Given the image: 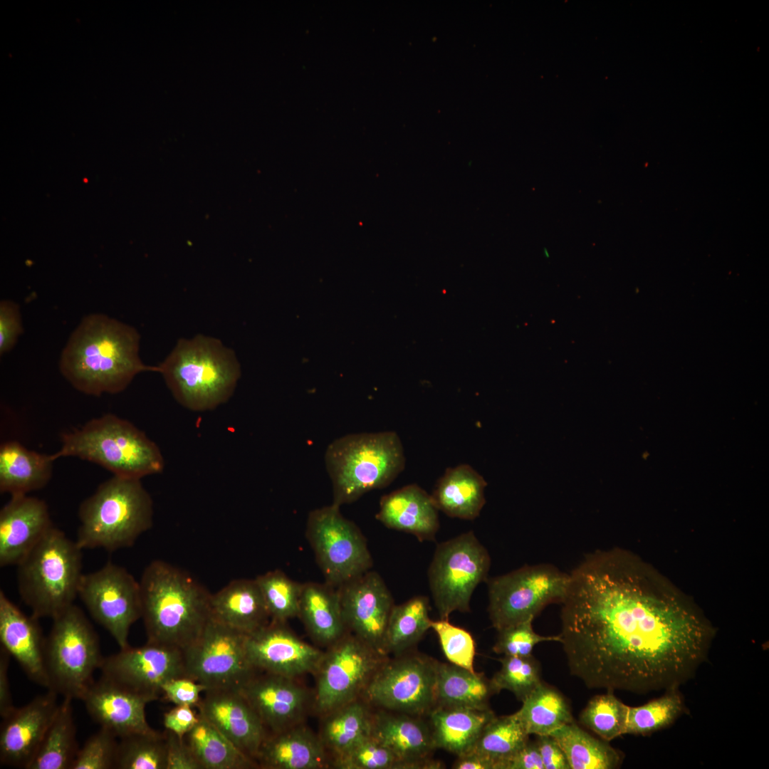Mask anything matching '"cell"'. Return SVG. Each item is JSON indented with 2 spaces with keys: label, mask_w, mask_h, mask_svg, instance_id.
Here are the masks:
<instances>
[{
  "label": "cell",
  "mask_w": 769,
  "mask_h": 769,
  "mask_svg": "<svg viewBox=\"0 0 769 769\" xmlns=\"http://www.w3.org/2000/svg\"><path fill=\"white\" fill-rule=\"evenodd\" d=\"M569 575L560 642L588 688L678 689L707 658L711 624L638 557L596 550Z\"/></svg>",
  "instance_id": "6da1fadb"
},
{
  "label": "cell",
  "mask_w": 769,
  "mask_h": 769,
  "mask_svg": "<svg viewBox=\"0 0 769 769\" xmlns=\"http://www.w3.org/2000/svg\"><path fill=\"white\" fill-rule=\"evenodd\" d=\"M140 336L133 327L104 314H90L71 334L60 357L62 375L79 392L93 396L123 391L143 372Z\"/></svg>",
  "instance_id": "7a4b0ae2"
},
{
  "label": "cell",
  "mask_w": 769,
  "mask_h": 769,
  "mask_svg": "<svg viewBox=\"0 0 769 769\" xmlns=\"http://www.w3.org/2000/svg\"><path fill=\"white\" fill-rule=\"evenodd\" d=\"M147 642L186 649L210 619L211 594L186 571L156 560L139 582Z\"/></svg>",
  "instance_id": "3957f363"
},
{
  "label": "cell",
  "mask_w": 769,
  "mask_h": 769,
  "mask_svg": "<svg viewBox=\"0 0 769 769\" xmlns=\"http://www.w3.org/2000/svg\"><path fill=\"white\" fill-rule=\"evenodd\" d=\"M157 369L174 399L193 412L210 411L226 403L241 376L233 350L202 334L179 339Z\"/></svg>",
  "instance_id": "277c9868"
},
{
  "label": "cell",
  "mask_w": 769,
  "mask_h": 769,
  "mask_svg": "<svg viewBox=\"0 0 769 769\" xmlns=\"http://www.w3.org/2000/svg\"><path fill=\"white\" fill-rule=\"evenodd\" d=\"M140 480L113 476L81 503L75 541L82 550L130 547L152 527L153 502Z\"/></svg>",
  "instance_id": "5b68a950"
},
{
  "label": "cell",
  "mask_w": 769,
  "mask_h": 769,
  "mask_svg": "<svg viewBox=\"0 0 769 769\" xmlns=\"http://www.w3.org/2000/svg\"><path fill=\"white\" fill-rule=\"evenodd\" d=\"M61 441L59 450L51 454L55 461L77 457L103 466L113 476L141 479L164 467L158 446L133 424L112 414L62 434Z\"/></svg>",
  "instance_id": "8992f818"
},
{
  "label": "cell",
  "mask_w": 769,
  "mask_h": 769,
  "mask_svg": "<svg viewBox=\"0 0 769 769\" xmlns=\"http://www.w3.org/2000/svg\"><path fill=\"white\" fill-rule=\"evenodd\" d=\"M325 464L333 503L340 506L390 484L404 469L405 456L394 431L350 434L328 445Z\"/></svg>",
  "instance_id": "52a82bcc"
},
{
  "label": "cell",
  "mask_w": 769,
  "mask_h": 769,
  "mask_svg": "<svg viewBox=\"0 0 769 769\" xmlns=\"http://www.w3.org/2000/svg\"><path fill=\"white\" fill-rule=\"evenodd\" d=\"M81 551L53 525L16 565L19 595L35 617L53 619L74 605L83 575Z\"/></svg>",
  "instance_id": "ba28073f"
},
{
  "label": "cell",
  "mask_w": 769,
  "mask_h": 769,
  "mask_svg": "<svg viewBox=\"0 0 769 769\" xmlns=\"http://www.w3.org/2000/svg\"><path fill=\"white\" fill-rule=\"evenodd\" d=\"M52 619L44 651L48 690L63 698L81 699L104 658L98 634L75 605Z\"/></svg>",
  "instance_id": "9c48e42d"
},
{
  "label": "cell",
  "mask_w": 769,
  "mask_h": 769,
  "mask_svg": "<svg viewBox=\"0 0 769 769\" xmlns=\"http://www.w3.org/2000/svg\"><path fill=\"white\" fill-rule=\"evenodd\" d=\"M490 567L489 553L472 531L436 546L427 575L440 619L470 611L472 594L486 580Z\"/></svg>",
  "instance_id": "30bf717a"
},
{
  "label": "cell",
  "mask_w": 769,
  "mask_h": 769,
  "mask_svg": "<svg viewBox=\"0 0 769 769\" xmlns=\"http://www.w3.org/2000/svg\"><path fill=\"white\" fill-rule=\"evenodd\" d=\"M570 575L553 565H526L488 582V613L500 630L535 616L547 605L561 602Z\"/></svg>",
  "instance_id": "8fae6325"
},
{
  "label": "cell",
  "mask_w": 769,
  "mask_h": 769,
  "mask_svg": "<svg viewBox=\"0 0 769 769\" xmlns=\"http://www.w3.org/2000/svg\"><path fill=\"white\" fill-rule=\"evenodd\" d=\"M387 659L347 632L327 647L315 673L313 709L323 716L361 697Z\"/></svg>",
  "instance_id": "7c38bea8"
},
{
  "label": "cell",
  "mask_w": 769,
  "mask_h": 769,
  "mask_svg": "<svg viewBox=\"0 0 769 769\" xmlns=\"http://www.w3.org/2000/svg\"><path fill=\"white\" fill-rule=\"evenodd\" d=\"M306 537L327 582L338 587L370 570L372 559L357 526L332 503L311 511Z\"/></svg>",
  "instance_id": "4fadbf2b"
},
{
  "label": "cell",
  "mask_w": 769,
  "mask_h": 769,
  "mask_svg": "<svg viewBox=\"0 0 769 769\" xmlns=\"http://www.w3.org/2000/svg\"><path fill=\"white\" fill-rule=\"evenodd\" d=\"M438 662L405 653L385 659L361 697L382 710L420 716L436 707Z\"/></svg>",
  "instance_id": "5bb4252c"
},
{
  "label": "cell",
  "mask_w": 769,
  "mask_h": 769,
  "mask_svg": "<svg viewBox=\"0 0 769 769\" xmlns=\"http://www.w3.org/2000/svg\"><path fill=\"white\" fill-rule=\"evenodd\" d=\"M246 636L210 618L184 650L187 677L206 690L239 689L258 671L247 654Z\"/></svg>",
  "instance_id": "9a60e30c"
},
{
  "label": "cell",
  "mask_w": 769,
  "mask_h": 769,
  "mask_svg": "<svg viewBox=\"0 0 769 769\" xmlns=\"http://www.w3.org/2000/svg\"><path fill=\"white\" fill-rule=\"evenodd\" d=\"M78 596L120 649L130 646V629L141 617L142 607L140 582L126 569L109 562L98 570L83 574Z\"/></svg>",
  "instance_id": "2e32d148"
},
{
  "label": "cell",
  "mask_w": 769,
  "mask_h": 769,
  "mask_svg": "<svg viewBox=\"0 0 769 769\" xmlns=\"http://www.w3.org/2000/svg\"><path fill=\"white\" fill-rule=\"evenodd\" d=\"M100 669L103 676L158 699L165 682L187 677L184 650L148 642L103 658Z\"/></svg>",
  "instance_id": "e0dca14e"
},
{
  "label": "cell",
  "mask_w": 769,
  "mask_h": 769,
  "mask_svg": "<svg viewBox=\"0 0 769 769\" xmlns=\"http://www.w3.org/2000/svg\"><path fill=\"white\" fill-rule=\"evenodd\" d=\"M338 590L347 631L385 656L384 638L394 603L383 579L368 570Z\"/></svg>",
  "instance_id": "ac0fdd59"
},
{
  "label": "cell",
  "mask_w": 769,
  "mask_h": 769,
  "mask_svg": "<svg viewBox=\"0 0 769 769\" xmlns=\"http://www.w3.org/2000/svg\"><path fill=\"white\" fill-rule=\"evenodd\" d=\"M271 620L246 636L248 656L258 671L292 679L315 674L324 651L300 639L286 624Z\"/></svg>",
  "instance_id": "d6986e66"
},
{
  "label": "cell",
  "mask_w": 769,
  "mask_h": 769,
  "mask_svg": "<svg viewBox=\"0 0 769 769\" xmlns=\"http://www.w3.org/2000/svg\"><path fill=\"white\" fill-rule=\"evenodd\" d=\"M239 690L268 733L303 723L308 710L313 708V693L298 679L257 671Z\"/></svg>",
  "instance_id": "ffe728a7"
},
{
  "label": "cell",
  "mask_w": 769,
  "mask_h": 769,
  "mask_svg": "<svg viewBox=\"0 0 769 769\" xmlns=\"http://www.w3.org/2000/svg\"><path fill=\"white\" fill-rule=\"evenodd\" d=\"M157 699L103 675L81 698L90 716L119 738L154 730L147 723L145 708Z\"/></svg>",
  "instance_id": "44dd1931"
},
{
  "label": "cell",
  "mask_w": 769,
  "mask_h": 769,
  "mask_svg": "<svg viewBox=\"0 0 769 769\" xmlns=\"http://www.w3.org/2000/svg\"><path fill=\"white\" fill-rule=\"evenodd\" d=\"M203 694L196 706L198 713L256 763L268 733L239 689H209Z\"/></svg>",
  "instance_id": "7402d4cb"
},
{
  "label": "cell",
  "mask_w": 769,
  "mask_h": 769,
  "mask_svg": "<svg viewBox=\"0 0 769 769\" xmlns=\"http://www.w3.org/2000/svg\"><path fill=\"white\" fill-rule=\"evenodd\" d=\"M57 694L48 691L4 718L0 731V761L27 768L34 758L58 708Z\"/></svg>",
  "instance_id": "603a6c76"
},
{
  "label": "cell",
  "mask_w": 769,
  "mask_h": 769,
  "mask_svg": "<svg viewBox=\"0 0 769 769\" xmlns=\"http://www.w3.org/2000/svg\"><path fill=\"white\" fill-rule=\"evenodd\" d=\"M53 526L44 501L11 496L0 511V566L17 565Z\"/></svg>",
  "instance_id": "cb8c5ba5"
},
{
  "label": "cell",
  "mask_w": 769,
  "mask_h": 769,
  "mask_svg": "<svg viewBox=\"0 0 769 769\" xmlns=\"http://www.w3.org/2000/svg\"><path fill=\"white\" fill-rule=\"evenodd\" d=\"M371 734L394 753L399 769L441 768L429 758L436 749L431 728L417 716L380 709L372 713Z\"/></svg>",
  "instance_id": "d4e9b609"
},
{
  "label": "cell",
  "mask_w": 769,
  "mask_h": 769,
  "mask_svg": "<svg viewBox=\"0 0 769 769\" xmlns=\"http://www.w3.org/2000/svg\"><path fill=\"white\" fill-rule=\"evenodd\" d=\"M0 642L28 677L48 689L45 642L38 618L25 614L0 591Z\"/></svg>",
  "instance_id": "484cf974"
},
{
  "label": "cell",
  "mask_w": 769,
  "mask_h": 769,
  "mask_svg": "<svg viewBox=\"0 0 769 769\" xmlns=\"http://www.w3.org/2000/svg\"><path fill=\"white\" fill-rule=\"evenodd\" d=\"M258 768L323 769L330 758L318 734L303 723L268 733L256 758Z\"/></svg>",
  "instance_id": "4316f807"
},
{
  "label": "cell",
  "mask_w": 769,
  "mask_h": 769,
  "mask_svg": "<svg viewBox=\"0 0 769 769\" xmlns=\"http://www.w3.org/2000/svg\"><path fill=\"white\" fill-rule=\"evenodd\" d=\"M376 518L389 528L414 535L421 542L434 540L439 528L438 509L431 495L417 484L382 496Z\"/></svg>",
  "instance_id": "83f0119b"
},
{
  "label": "cell",
  "mask_w": 769,
  "mask_h": 769,
  "mask_svg": "<svg viewBox=\"0 0 769 769\" xmlns=\"http://www.w3.org/2000/svg\"><path fill=\"white\" fill-rule=\"evenodd\" d=\"M210 618L246 635L271 621L255 579L234 580L211 594Z\"/></svg>",
  "instance_id": "f1b7e54d"
},
{
  "label": "cell",
  "mask_w": 769,
  "mask_h": 769,
  "mask_svg": "<svg viewBox=\"0 0 769 769\" xmlns=\"http://www.w3.org/2000/svg\"><path fill=\"white\" fill-rule=\"evenodd\" d=\"M298 617L321 646L328 647L348 632L338 587L328 582L302 585Z\"/></svg>",
  "instance_id": "f546056e"
},
{
  "label": "cell",
  "mask_w": 769,
  "mask_h": 769,
  "mask_svg": "<svg viewBox=\"0 0 769 769\" xmlns=\"http://www.w3.org/2000/svg\"><path fill=\"white\" fill-rule=\"evenodd\" d=\"M486 486L480 474L464 464L448 468L438 480L431 496L438 511L452 518L474 520L486 503Z\"/></svg>",
  "instance_id": "4dcf8cb0"
},
{
  "label": "cell",
  "mask_w": 769,
  "mask_h": 769,
  "mask_svg": "<svg viewBox=\"0 0 769 769\" xmlns=\"http://www.w3.org/2000/svg\"><path fill=\"white\" fill-rule=\"evenodd\" d=\"M55 460L52 455L28 449L16 441L0 447V491L11 496L26 495L50 481Z\"/></svg>",
  "instance_id": "1f68e13d"
},
{
  "label": "cell",
  "mask_w": 769,
  "mask_h": 769,
  "mask_svg": "<svg viewBox=\"0 0 769 769\" xmlns=\"http://www.w3.org/2000/svg\"><path fill=\"white\" fill-rule=\"evenodd\" d=\"M436 748L457 756L468 752L485 725L495 716L490 709L435 707L429 714Z\"/></svg>",
  "instance_id": "d6a6232c"
},
{
  "label": "cell",
  "mask_w": 769,
  "mask_h": 769,
  "mask_svg": "<svg viewBox=\"0 0 769 769\" xmlns=\"http://www.w3.org/2000/svg\"><path fill=\"white\" fill-rule=\"evenodd\" d=\"M372 716L362 697L322 716L318 736L330 760L371 734Z\"/></svg>",
  "instance_id": "836d02e7"
},
{
  "label": "cell",
  "mask_w": 769,
  "mask_h": 769,
  "mask_svg": "<svg viewBox=\"0 0 769 769\" xmlns=\"http://www.w3.org/2000/svg\"><path fill=\"white\" fill-rule=\"evenodd\" d=\"M199 721L183 737L199 769H250L256 763L241 753L199 713Z\"/></svg>",
  "instance_id": "e575fe53"
},
{
  "label": "cell",
  "mask_w": 769,
  "mask_h": 769,
  "mask_svg": "<svg viewBox=\"0 0 769 769\" xmlns=\"http://www.w3.org/2000/svg\"><path fill=\"white\" fill-rule=\"evenodd\" d=\"M493 691L482 674L470 671L451 663L437 664L436 707H466L488 709Z\"/></svg>",
  "instance_id": "d590c367"
},
{
  "label": "cell",
  "mask_w": 769,
  "mask_h": 769,
  "mask_svg": "<svg viewBox=\"0 0 769 769\" xmlns=\"http://www.w3.org/2000/svg\"><path fill=\"white\" fill-rule=\"evenodd\" d=\"M72 700L63 698L26 769H70L78 750Z\"/></svg>",
  "instance_id": "8d00e7d4"
},
{
  "label": "cell",
  "mask_w": 769,
  "mask_h": 769,
  "mask_svg": "<svg viewBox=\"0 0 769 769\" xmlns=\"http://www.w3.org/2000/svg\"><path fill=\"white\" fill-rule=\"evenodd\" d=\"M550 736L563 750L570 769H614L622 763L621 755L607 741L594 738L574 721Z\"/></svg>",
  "instance_id": "74e56055"
},
{
  "label": "cell",
  "mask_w": 769,
  "mask_h": 769,
  "mask_svg": "<svg viewBox=\"0 0 769 769\" xmlns=\"http://www.w3.org/2000/svg\"><path fill=\"white\" fill-rule=\"evenodd\" d=\"M515 713L528 735H550L573 721L565 698L553 687L539 684L523 701Z\"/></svg>",
  "instance_id": "f35d334b"
},
{
  "label": "cell",
  "mask_w": 769,
  "mask_h": 769,
  "mask_svg": "<svg viewBox=\"0 0 769 769\" xmlns=\"http://www.w3.org/2000/svg\"><path fill=\"white\" fill-rule=\"evenodd\" d=\"M429 611V599L425 596H416L401 605H394L384 638L385 656L402 655L422 638L431 628Z\"/></svg>",
  "instance_id": "ab89813d"
},
{
  "label": "cell",
  "mask_w": 769,
  "mask_h": 769,
  "mask_svg": "<svg viewBox=\"0 0 769 769\" xmlns=\"http://www.w3.org/2000/svg\"><path fill=\"white\" fill-rule=\"evenodd\" d=\"M528 736L515 713L495 716L485 725L469 751L491 760L495 769H503L505 763L528 741Z\"/></svg>",
  "instance_id": "60d3db41"
},
{
  "label": "cell",
  "mask_w": 769,
  "mask_h": 769,
  "mask_svg": "<svg viewBox=\"0 0 769 769\" xmlns=\"http://www.w3.org/2000/svg\"><path fill=\"white\" fill-rule=\"evenodd\" d=\"M115 768L167 769L165 733L153 730L120 738Z\"/></svg>",
  "instance_id": "b9f144b4"
},
{
  "label": "cell",
  "mask_w": 769,
  "mask_h": 769,
  "mask_svg": "<svg viewBox=\"0 0 769 769\" xmlns=\"http://www.w3.org/2000/svg\"><path fill=\"white\" fill-rule=\"evenodd\" d=\"M684 709V699L678 689L667 690L644 705L629 706L625 734L646 736L663 729L673 723Z\"/></svg>",
  "instance_id": "7bdbcfd3"
},
{
  "label": "cell",
  "mask_w": 769,
  "mask_h": 769,
  "mask_svg": "<svg viewBox=\"0 0 769 769\" xmlns=\"http://www.w3.org/2000/svg\"><path fill=\"white\" fill-rule=\"evenodd\" d=\"M629 706L612 691L594 696L580 716L582 724L609 742L625 734Z\"/></svg>",
  "instance_id": "ee69618b"
},
{
  "label": "cell",
  "mask_w": 769,
  "mask_h": 769,
  "mask_svg": "<svg viewBox=\"0 0 769 769\" xmlns=\"http://www.w3.org/2000/svg\"><path fill=\"white\" fill-rule=\"evenodd\" d=\"M255 580L263 595L271 620L286 622L298 617L303 584L293 581L278 570L267 572Z\"/></svg>",
  "instance_id": "f6af8a7d"
},
{
  "label": "cell",
  "mask_w": 769,
  "mask_h": 769,
  "mask_svg": "<svg viewBox=\"0 0 769 769\" xmlns=\"http://www.w3.org/2000/svg\"><path fill=\"white\" fill-rule=\"evenodd\" d=\"M501 669L490 680L493 694L508 690L521 701L542 681L538 664L532 656H504Z\"/></svg>",
  "instance_id": "bcb514c9"
},
{
  "label": "cell",
  "mask_w": 769,
  "mask_h": 769,
  "mask_svg": "<svg viewBox=\"0 0 769 769\" xmlns=\"http://www.w3.org/2000/svg\"><path fill=\"white\" fill-rule=\"evenodd\" d=\"M399 766L394 753L372 734L330 760V767L339 769H399Z\"/></svg>",
  "instance_id": "7dc6e473"
},
{
  "label": "cell",
  "mask_w": 769,
  "mask_h": 769,
  "mask_svg": "<svg viewBox=\"0 0 769 769\" xmlns=\"http://www.w3.org/2000/svg\"><path fill=\"white\" fill-rule=\"evenodd\" d=\"M431 628L437 634L443 652L450 663L475 671L476 645L468 631L451 624L449 619H441L431 620Z\"/></svg>",
  "instance_id": "c3c4849f"
},
{
  "label": "cell",
  "mask_w": 769,
  "mask_h": 769,
  "mask_svg": "<svg viewBox=\"0 0 769 769\" xmlns=\"http://www.w3.org/2000/svg\"><path fill=\"white\" fill-rule=\"evenodd\" d=\"M117 738L108 729L100 727L78 749L70 769L115 768L118 746Z\"/></svg>",
  "instance_id": "681fc988"
},
{
  "label": "cell",
  "mask_w": 769,
  "mask_h": 769,
  "mask_svg": "<svg viewBox=\"0 0 769 769\" xmlns=\"http://www.w3.org/2000/svg\"><path fill=\"white\" fill-rule=\"evenodd\" d=\"M533 619L506 627L498 631L497 640L493 647L497 654L504 656H528L534 647L542 642H559L557 636H541L533 629Z\"/></svg>",
  "instance_id": "f907efd6"
},
{
  "label": "cell",
  "mask_w": 769,
  "mask_h": 769,
  "mask_svg": "<svg viewBox=\"0 0 769 769\" xmlns=\"http://www.w3.org/2000/svg\"><path fill=\"white\" fill-rule=\"evenodd\" d=\"M23 332L20 308L8 300L0 303V354L9 352Z\"/></svg>",
  "instance_id": "816d5d0a"
},
{
  "label": "cell",
  "mask_w": 769,
  "mask_h": 769,
  "mask_svg": "<svg viewBox=\"0 0 769 769\" xmlns=\"http://www.w3.org/2000/svg\"><path fill=\"white\" fill-rule=\"evenodd\" d=\"M206 688L196 681L186 677H178L165 682L161 689L162 695L176 705L197 706Z\"/></svg>",
  "instance_id": "f5cc1de1"
},
{
  "label": "cell",
  "mask_w": 769,
  "mask_h": 769,
  "mask_svg": "<svg viewBox=\"0 0 769 769\" xmlns=\"http://www.w3.org/2000/svg\"><path fill=\"white\" fill-rule=\"evenodd\" d=\"M188 705H176L165 712L163 725L165 730L183 738L199 721V714Z\"/></svg>",
  "instance_id": "db71d44e"
},
{
  "label": "cell",
  "mask_w": 769,
  "mask_h": 769,
  "mask_svg": "<svg viewBox=\"0 0 769 769\" xmlns=\"http://www.w3.org/2000/svg\"><path fill=\"white\" fill-rule=\"evenodd\" d=\"M167 740V769H199L183 738L164 731Z\"/></svg>",
  "instance_id": "11a10c76"
},
{
  "label": "cell",
  "mask_w": 769,
  "mask_h": 769,
  "mask_svg": "<svg viewBox=\"0 0 769 769\" xmlns=\"http://www.w3.org/2000/svg\"><path fill=\"white\" fill-rule=\"evenodd\" d=\"M535 743L544 769H570L563 750L551 736H538Z\"/></svg>",
  "instance_id": "9f6ffc18"
},
{
  "label": "cell",
  "mask_w": 769,
  "mask_h": 769,
  "mask_svg": "<svg viewBox=\"0 0 769 769\" xmlns=\"http://www.w3.org/2000/svg\"><path fill=\"white\" fill-rule=\"evenodd\" d=\"M503 769H544L536 743L528 741L505 763Z\"/></svg>",
  "instance_id": "6f0895ef"
},
{
  "label": "cell",
  "mask_w": 769,
  "mask_h": 769,
  "mask_svg": "<svg viewBox=\"0 0 769 769\" xmlns=\"http://www.w3.org/2000/svg\"><path fill=\"white\" fill-rule=\"evenodd\" d=\"M11 655L1 647L0 649V716L4 718L14 709L11 694L9 666Z\"/></svg>",
  "instance_id": "680465c9"
},
{
  "label": "cell",
  "mask_w": 769,
  "mask_h": 769,
  "mask_svg": "<svg viewBox=\"0 0 769 769\" xmlns=\"http://www.w3.org/2000/svg\"><path fill=\"white\" fill-rule=\"evenodd\" d=\"M452 768L456 769H495V765L488 758L475 752L469 751L458 756Z\"/></svg>",
  "instance_id": "91938a15"
}]
</instances>
